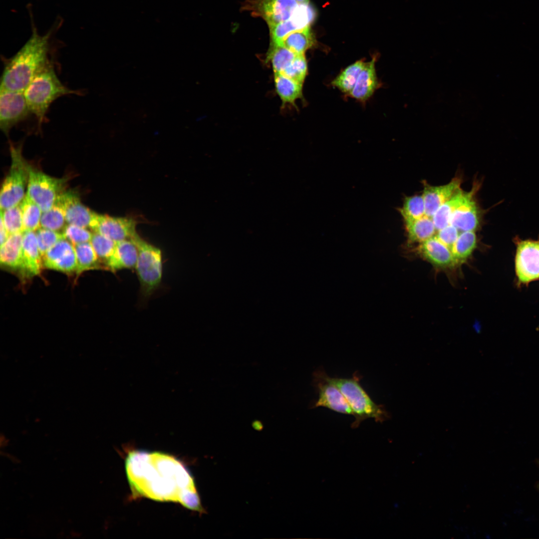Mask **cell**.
Masks as SVG:
<instances>
[{"label":"cell","mask_w":539,"mask_h":539,"mask_svg":"<svg viewBox=\"0 0 539 539\" xmlns=\"http://www.w3.org/2000/svg\"><path fill=\"white\" fill-rule=\"evenodd\" d=\"M128 480L136 495L159 501H173L203 512L194 480L182 463L159 452L134 451L125 462Z\"/></svg>","instance_id":"cell-1"},{"label":"cell","mask_w":539,"mask_h":539,"mask_svg":"<svg viewBox=\"0 0 539 539\" xmlns=\"http://www.w3.org/2000/svg\"><path fill=\"white\" fill-rule=\"evenodd\" d=\"M31 34L15 54L3 58L4 67L0 78V86L11 90L23 92L34 76L50 62L54 36L61 27L63 19L59 17L51 28L43 35L38 33L33 20L30 5H28Z\"/></svg>","instance_id":"cell-2"},{"label":"cell","mask_w":539,"mask_h":539,"mask_svg":"<svg viewBox=\"0 0 539 539\" xmlns=\"http://www.w3.org/2000/svg\"><path fill=\"white\" fill-rule=\"evenodd\" d=\"M23 94L29 109L35 117L40 129L45 120L48 109L55 100L65 95H79L81 92L71 89L63 84L50 62L34 76Z\"/></svg>","instance_id":"cell-3"},{"label":"cell","mask_w":539,"mask_h":539,"mask_svg":"<svg viewBox=\"0 0 539 539\" xmlns=\"http://www.w3.org/2000/svg\"><path fill=\"white\" fill-rule=\"evenodd\" d=\"M360 377L357 372L349 378L329 377L330 381L340 390L352 409L355 418L352 426L355 428L368 418L382 422L390 417L384 406L376 404L363 388L360 384Z\"/></svg>","instance_id":"cell-4"},{"label":"cell","mask_w":539,"mask_h":539,"mask_svg":"<svg viewBox=\"0 0 539 539\" xmlns=\"http://www.w3.org/2000/svg\"><path fill=\"white\" fill-rule=\"evenodd\" d=\"M131 240L138 250L135 269L140 282V290L144 296L148 297L157 289L162 280V252L159 248L144 240L137 234Z\"/></svg>","instance_id":"cell-5"},{"label":"cell","mask_w":539,"mask_h":539,"mask_svg":"<svg viewBox=\"0 0 539 539\" xmlns=\"http://www.w3.org/2000/svg\"><path fill=\"white\" fill-rule=\"evenodd\" d=\"M21 146L10 144L11 164L1 186L0 207L3 210L17 205L22 201L28 183L29 166L21 155Z\"/></svg>","instance_id":"cell-6"},{"label":"cell","mask_w":539,"mask_h":539,"mask_svg":"<svg viewBox=\"0 0 539 539\" xmlns=\"http://www.w3.org/2000/svg\"><path fill=\"white\" fill-rule=\"evenodd\" d=\"M513 242L516 246V285L521 287L539 280V236L537 240H523L515 236Z\"/></svg>","instance_id":"cell-7"},{"label":"cell","mask_w":539,"mask_h":539,"mask_svg":"<svg viewBox=\"0 0 539 539\" xmlns=\"http://www.w3.org/2000/svg\"><path fill=\"white\" fill-rule=\"evenodd\" d=\"M65 180L51 177L29 166L26 194L42 212L49 210L62 193Z\"/></svg>","instance_id":"cell-8"},{"label":"cell","mask_w":539,"mask_h":539,"mask_svg":"<svg viewBox=\"0 0 539 539\" xmlns=\"http://www.w3.org/2000/svg\"><path fill=\"white\" fill-rule=\"evenodd\" d=\"M31 114L23 92L0 87V128L6 135Z\"/></svg>","instance_id":"cell-9"},{"label":"cell","mask_w":539,"mask_h":539,"mask_svg":"<svg viewBox=\"0 0 539 539\" xmlns=\"http://www.w3.org/2000/svg\"><path fill=\"white\" fill-rule=\"evenodd\" d=\"M313 383L318 393L313 408L325 407L334 412L354 416L352 409L340 390L329 379L323 370L318 369L313 375Z\"/></svg>","instance_id":"cell-10"},{"label":"cell","mask_w":539,"mask_h":539,"mask_svg":"<svg viewBox=\"0 0 539 539\" xmlns=\"http://www.w3.org/2000/svg\"><path fill=\"white\" fill-rule=\"evenodd\" d=\"M298 4L295 0H251L246 8L270 27L290 19Z\"/></svg>","instance_id":"cell-11"},{"label":"cell","mask_w":539,"mask_h":539,"mask_svg":"<svg viewBox=\"0 0 539 539\" xmlns=\"http://www.w3.org/2000/svg\"><path fill=\"white\" fill-rule=\"evenodd\" d=\"M90 229L116 242L131 239L137 233L132 218L114 217L95 213Z\"/></svg>","instance_id":"cell-12"},{"label":"cell","mask_w":539,"mask_h":539,"mask_svg":"<svg viewBox=\"0 0 539 539\" xmlns=\"http://www.w3.org/2000/svg\"><path fill=\"white\" fill-rule=\"evenodd\" d=\"M478 188L476 184L472 190L466 192L462 202L451 217L450 224L455 227L460 232L476 231L480 226L481 213L474 198Z\"/></svg>","instance_id":"cell-13"},{"label":"cell","mask_w":539,"mask_h":539,"mask_svg":"<svg viewBox=\"0 0 539 539\" xmlns=\"http://www.w3.org/2000/svg\"><path fill=\"white\" fill-rule=\"evenodd\" d=\"M43 267L69 273L76 272L77 260L74 246L66 239L58 242L42 257Z\"/></svg>","instance_id":"cell-14"},{"label":"cell","mask_w":539,"mask_h":539,"mask_svg":"<svg viewBox=\"0 0 539 539\" xmlns=\"http://www.w3.org/2000/svg\"><path fill=\"white\" fill-rule=\"evenodd\" d=\"M56 202L63 209L67 224L90 229L95 213L85 207L75 192L64 191Z\"/></svg>","instance_id":"cell-15"},{"label":"cell","mask_w":539,"mask_h":539,"mask_svg":"<svg viewBox=\"0 0 539 539\" xmlns=\"http://www.w3.org/2000/svg\"><path fill=\"white\" fill-rule=\"evenodd\" d=\"M416 252L436 268L446 269L456 266L451 249L435 236L419 244Z\"/></svg>","instance_id":"cell-16"},{"label":"cell","mask_w":539,"mask_h":539,"mask_svg":"<svg viewBox=\"0 0 539 539\" xmlns=\"http://www.w3.org/2000/svg\"><path fill=\"white\" fill-rule=\"evenodd\" d=\"M462 179L456 177L447 184L431 186L424 184L423 196L425 206V215L432 217L438 209L461 189Z\"/></svg>","instance_id":"cell-17"},{"label":"cell","mask_w":539,"mask_h":539,"mask_svg":"<svg viewBox=\"0 0 539 539\" xmlns=\"http://www.w3.org/2000/svg\"><path fill=\"white\" fill-rule=\"evenodd\" d=\"M42 267V259L38 249L36 233L31 231H24L21 276L31 277L38 275Z\"/></svg>","instance_id":"cell-18"},{"label":"cell","mask_w":539,"mask_h":539,"mask_svg":"<svg viewBox=\"0 0 539 539\" xmlns=\"http://www.w3.org/2000/svg\"><path fill=\"white\" fill-rule=\"evenodd\" d=\"M137 257V247L131 239L117 241L114 253L106 264V269L111 271L135 269Z\"/></svg>","instance_id":"cell-19"},{"label":"cell","mask_w":539,"mask_h":539,"mask_svg":"<svg viewBox=\"0 0 539 539\" xmlns=\"http://www.w3.org/2000/svg\"><path fill=\"white\" fill-rule=\"evenodd\" d=\"M23 233L10 235L5 242L0 246L1 265L21 273L22 267Z\"/></svg>","instance_id":"cell-20"},{"label":"cell","mask_w":539,"mask_h":539,"mask_svg":"<svg viewBox=\"0 0 539 539\" xmlns=\"http://www.w3.org/2000/svg\"><path fill=\"white\" fill-rule=\"evenodd\" d=\"M376 58L366 62L361 70L355 85L349 95L352 97L364 101L374 93L377 87L378 81L375 69Z\"/></svg>","instance_id":"cell-21"},{"label":"cell","mask_w":539,"mask_h":539,"mask_svg":"<svg viewBox=\"0 0 539 539\" xmlns=\"http://www.w3.org/2000/svg\"><path fill=\"white\" fill-rule=\"evenodd\" d=\"M407 242L420 244L435 236L437 232L432 217L427 216L417 219L404 220Z\"/></svg>","instance_id":"cell-22"},{"label":"cell","mask_w":539,"mask_h":539,"mask_svg":"<svg viewBox=\"0 0 539 539\" xmlns=\"http://www.w3.org/2000/svg\"><path fill=\"white\" fill-rule=\"evenodd\" d=\"M274 82L276 93L282 104L289 103L295 105V101L302 97V84L281 73H274Z\"/></svg>","instance_id":"cell-23"},{"label":"cell","mask_w":539,"mask_h":539,"mask_svg":"<svg viewBox=\"0 0 539 539\" xmlns=\"http://www.w3.org/2000/svg\"><path fill=\"white\" fill-rule=\"evenodd\" d=\"M475 231L460 232L451 248L456 265L464 264L471 257L477 246Z\"/></svg>","instance_id":"cell-24"},{"label":"cell","mask_w":539,"mask_h":539,"mask_svg":"<svg viewBox=\"0 0 539 539\" xmlns=\"http://www.w3.org/2000/svg\"><path fill=\"white\" fill-rule=\"evenodd\" d=\"M315 43V39L309 26L295 30L285 36L280 44L296 54H303Z\"/></svg>","instance_id":"cell-25"},{"label":"cell","mask_w":539,"mask_h":539,"mask_svg":"<svg viewBox=\"0 0 539 539\" xmlns=\"http://www.w3.org/2000/svg\"><path fill=\"white\" fill-rule=\"evenodd\" d=\"M76 256V275L90 270L103 268L90 242L73 245Z\"/></svg>","instance_id":"cell-26"},{"label":"cell","mask_w":539,"mask_h":539,"mask_svg":"<svg viewBox=\"0 0 539 539\" xmlns=\"http://www.w3.org/2000/svg\"><path fill=\"white\" fill-rule=\"evenodd\" d=\"M465 193L466 192L461 189L438 209L432 217L437 231L450 224L451 217L462 202Z\"/></svg>","instance_id":"cell-27"},{"label":"cell","mask_w":539,"mask_h":539,"mask_svg":"<svg viewBox=\"0 0 539 539\" xmlns=\"http://www.w3.org/2000/svg\"><path fill=\"white\" fill-rule=\"evenodd\" d=\"M366 62L358 60L345 68L332 82L342 92L350 94Z\"/></svg>","instance_id":"cell-28"},{"label":"cell","mask_w":539,"mask_h":539,"mask_svg":"<svg viewBox=\"0 0 539 539\" xmlns=\"http://www.w3.org/2000/svg\"><path fill=\"white\" fill-rule=\"evenodd\" d=\"M22 211L23 231H36L41 228L42 211L26 193L20 203Z\"/></svg>","instance_id":"cell-29"},{"label":"cell","mask_w":539,"mask_h":539,"mask_svg":"<svg viewBox=\"0 0 539 539\" xmlns=\"http://www.w3.org/2000/svg\"><path fill=\"white\" fill-rule=\"evenodd\" d=\"M297 54L280 44H271L267 55L274 73H281Z\"/></svg>","instance_id":"cell-30"},{"label":"cell","mask_w":539,"mask_h":539,"mask_svg":"<svg viewBox=\"0 0 539 539\" xmlns=\"http://www.w3.org/2000/svg\"><path fill=\"white\" fill-rule=\"evenodd\" d=\"M104 269L113 255L116 242L100 234L93 232L90 241Z\"/></svg>","instance_id":"cell-31"},{"label":"cell","mask_w":539,"mask_h":539,"mask_svg":"<svg viewBox=\"0 0 539 539\" xmlns=\"http://www.w3.org/2000/svg\"><path fill=\"white\" fill-rule=\"evenodd\" d=\"M66 223L64 211L56 202L49 210L42 213L41 228L60 232L63 231Z\"/></svg>","instance_id":"cell-32"},{"label":"cell","mask_w":539,"mask_h":539,"mask_svg":"<svg viewBox=\"0 0 539 539\" xmlns=\"http://www.w3.org/2000/svg\"><path fill=\"white\" fill-rule=\"evenodd\" d=\"M399 211L403 220H413L425 216V206L423 195L405 197Z\"/></svg>","instance_id":"cell-33"},{"label":"cell","mask_w":539,"mask_h":539,"mask_svg":"<svg viewBox=\"0 0 539 539\" xmlns=\"http://www.w3.org/2000/svg\"><path fill=\"white\" fill-rule=\"evenodd\" d=\"M0 219L9 235L23 232L22 211L20 204L1 210Z\"/></svg>","instance_id":"cell-34"},{"label":"cell","mask_w":539,"mask_h":539,"mask_svg":"<svg viewBox=\"0 0 539 539\" xmlns=\"http://www.w3.org/2000/svg\"><path fill=\"white\" fill-rule=\"evenodd\" d=\"M35 233L38 249L42 257L58 242L65 239L62 233L43 228H39Z\"/></svg>","instance_id":"cell-35"},{"label":"cell","mask_w":539,"mask_h":539,"mask_svg":"<svg viewBox=\"0 0 539 539\" xmlns=\"http://www.w3.org/2000/svg\"><path fill=\"white\" fill-rule=\"evenodd\" d=\"M281 74L303 85L307 74V64L304 54H297Z\"/></svg>","instance_id":"cell-36"},{"label":"cell","mask_w":539,"mask_h":539,"mask_svg":"<svg viewBox=\"0 0 539 539\" xmlns=\"http://www.w3.org/2000/svg\"><path fill=\"white\" fill-rule=\"evenodd\" d=\"M314 17L315 11L307 2L299 3L290 19L298 30L309 26Z\"/></svg>","instance_id":"cell-37"},{"label":"cell","mask_w":539,"mask_h":539,"mask_svg":"<svg viewBox=\"0 0 539 539\" xmlns=\"http://www.w3.org/2000/svg\"><path fill=\"white\" fill-rule=\"evenodd\" d=\"M62 233L73 245L90 242L93 234L86 228L73 224H67Z\"/></svg>","instance_id":"cell-38"},{"label":"cell","mask_w":539,"mask_h":539,"mask_svg":"<svg viewBox=\"0 0 539 539\" xmlns=\"http://www.w3.org/2000/svg\"><path fill=\"white\" fill-rule=\"evenodd\" d=\"M269 28L271 44H280L283 38L288 34L298 30L290 19L269 27Z\"/></svg>","instance_id":"cell-39"},{"label":"cell","mask_w":539,"mask_h":539,"mask_svg":"<svg viewBox=\"0 0 539 539\" xmlns=\"http://www.w3.org/2000/svg\"><path fill=\"white\" fill-rule=\"evenodd\" d=\"M459 230L449 224L437 231L435 236L444 244L451 249L460 234Z\"/></svg>","instance_id":"cell-40"},{"label":"cell","mask_w":539,"mask_h":539,"mask_svg":"<svg viewBox=\"0 0 539 539\" xmlns=\"http://www.w3.org/2000/svg\"><path fill=\"white\" fill-rule=\"evenodd\" d=\"M0 246L3 245L9 236L2 221L0 219Z\"/></svg>","instance_id":"cell-41"},{"label":"cell","mask_w":539,"mask_h":539,"mask_svg":"<svg viewBox=\"0 0 539 539\" xmlns=\"http://www.w3.org/2000/svg\"><path fill=\"white\" fill-rule=\"evenodd\" d=\"M298 3H307L309 0H295Z\"/></svg>","instance_id":"cell-42"},{"label":"cell","mask_w":539,"mask_h":539,"mask_svg":"<svg viewBox=\"0 0 539 539\" xmlns=\"http://www.w3.org/2000/svg\"><path fill=\"white\" fill-rule=\"evenodd\" d=\"M537 464L538 465V466H539V459H538V460H537ZM537 488L538 489V490H539V482H538V483L537 484Z\"/></svg>","instance_id":"cell-43"}]
</instances>
